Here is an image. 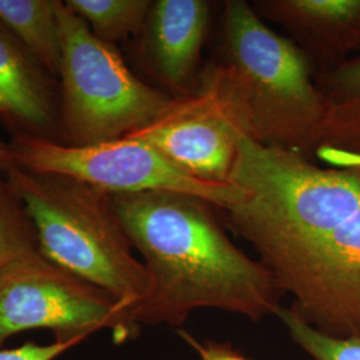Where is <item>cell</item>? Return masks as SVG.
Listing matches in <instances>:
<instances>
[{"instance_id":"cell-1","label":"cell","mask_w":360,"mask_h":360,"mask_svg":"<svg viewBox=\"0 0 360 360\" xmlns=\"http://www.w3.org/2000/svg\"><path fill=\"white\" fill-rule=\"evenodd\" d=\"M111 205L150 276V292L132 312L139 328H181L193 311L206 309L260 322L283 307L274 275L232 243L211 203L144 191L114 193Z\"/></svg>"},{"instance_id":"cell-2","label":"cell","mask_w":360,"mask_h":360,"mask_svg":"<svg viewBox=\"0 0 360 360\" xmlns=\"http://www.w3.org/2000/svg\"><path fill=\"white\" fill-rule=\"evenodd\" d=\"M220 59L211 63L247 138L309 158L322 142L324 102L307 53L276 34L251 3L224 7Z\"/></svg>"},{"instance_id":"cell-3","label":"cell","mask_w":360,"mask_h":360,"mask_svg":"<svg viewBox=\"0 0 360 360\" xmlns=\"http://www.w3.org/2000/svg\"><path fill=\"white\" fill-rule=\"evenodd\" d=\"M6 178L35 227L40 254L102 288L132 319L151 283L116 217L111 193L71 176L23 167Z\"/></svg>"},{"instance_id":"cell-4","label":"cell","mask_w":360,"mask_h":360,"mask_svg":"<svg viewBox=\"0 0 360 360\" xmlns=\"http://www.w3.org/2000/svg\"><path fill=\"white\" fill-rule=\"evenodd\" d=\"M62 37L59 142L87 147L124 139L159 119L175 96L136 77L115 46L58 1Z\"/></svg>"},{"instance_id":"cell-5","label":"cell","mask_w":360,"mask_h":360,"mask_svg":"<svg viewBox=\"0 0 360 360\" xmlns=\"http://www.w3.org/2000/svg\"><path fill=\"white\" fill-rule=\"evenodd\" d=\"M292 309L334 338L360 336V210L339 226L251 243Z\"/></svg>"},{"instance_id":"cell-6","label":"cell","mask_w":360,"mask_h":360,"mask_svg":"<svg viewBox=\"0 0 360 360\" xmlns=\"http://www.w3.org/2000/svg\"><path fill=\"white\" fill-rule=\"evenodd\" d=\"M30 330H50L55 342L71 345L101 330H110L116 343L139 334L129 309L116 299L40 252L0 270V347Z\"/></svg>"},{"instance_id":"cell-7","label":"cell","mask_w":360,"mask_h":360,"mask_svg":"<svg viewBox=\"0 0 360 360\" xmlns=\"http://www.w3.org/2000/svg\"><path fill=\"white\" fill-rule=\"evenodd\" d=\"M10 146L19 167L71 176L111 195L175 191L198 196L223 211L239 196V190L231 183L217 184L195 179L139 141L120 139L72 147L18 136L11 139Z\"/></svg>"},{"instance_id":"cell-8","label":"cell","mask_w":360,"mask_h":360,"mask_svg":"<svg viewBox=\"0 0 360 360\" xmlns=\"http://www.w3.org/2000/svg\"><path fill=\"white\" fill-rule=\"evenodd\" d=\"M242 136L243 119L208 65L193 94L175 98L153 124L124 139L151 146L195 179L230 184Z\"/></svg>"},{"instance_id":"cell-9","label":"cell","mask_w":360,"mask_h":360,"mask_svg":"<svg viewBox=\"0 0 360 360\" xmlns=\"http://www.w3.org/2000/svg\"><path fill=\"white\" fill-rule=\"evenodd\" d=\"M210 23L203 0H154L135 37V59L146 75L175 98L198 87L202 50Z\"/></svg>"},{"instance_id":"cell-10","label":"cell","mask_w":360,"mask_h":360,"mask_svg":"<svg viewBox=\"0 0 360 360\" xmlns=\"http://www.w3.org/2000/svg\"><path fill=\"white\" fill-rule=\"evenodd\" d=\"M60 84L0 22V122L13 138L59 142Z\"/></svg>"},{"instance_id":"cell-11","label":"cell","mask_w":360,"mask_h":360,"mask_svg":"<svg viewBox=\"0 0 360 360\" xmlns=\"http://www.w3.org/2000/svg\"><path fill=\"white\" fill-rule=\"evenodd\" d=\"M264 20L283 26L304 51H345L360 43V0H259Z\"/></svg>"},{"instance_id":"cell-12","label":"cell","mask_w":360,"mask_h":360,"mask_svg":"<svg viewBox=\"0 0 360 360\" xmlns=\"http://www.w3.org/2000/svg\"><path fill=\"white\" fill-rule=\"evenodd\" d=\"M319 84L324 102L319 148L330 150L326 162L338 167L360 168V58L338 65Z\"/></svg>"},{"instance_id":"cell-13","label":"cell","mask_w":360,"mask_h":360,"mask_svg":"<svg viewBox=\"0 0 360 360\" xmlns=\"http://www.w3.org/2000/svg\"><path fill=\"white\" fill-rule=\"evenodd\" d=\"M59 0H0V22L59 80L62 37Z\"/></svg>"},{"instance_id":"cell-14","label":"cell","mask_w":360,"mask_h":360,"mask_svg":"<svg viewBox=\"0 0 360 360\" xmlns=\"http://www.w3.org/2000/svg\"><path fill=\"white\" fill-rule=\"evenodd\" d=\"M65 4L96 38L116 47L141 32L153 0H65Z\"/></svg>"},{"instance_id":"cell-15","label":"cell","mask_w":360,"mask_h":360,"mask_svg":"<svg viewBox=\"0 0 360 360\" xmlns=\"http://www.w3.org/2000/svg\"><path fill=\"white\" fill-rule=\"evenodd\" d=\"M39 251L38 236L20 198L0 172V270Z\"/></svg>"},{"instance_id":"cell-16","label":"cell","mask_w":360,"mask_h":360,"mask_svg":"<svg viewBox=\"0 0 360 360\" xmlns=\"http://www.w3.org/2000/svg\"><path fill=\"white\" fill-rule=\"evenodd\" d=\"M276 318L288 338L311 360H360V336L334 338L304 322L292 307H282Z\"/></svg>"},{"instance_id":"cell-17","label":"cell","mask_w":360,"mask_h":360,"mask_svg":"<svg viewBox=\"0 0 360 360\" xmlns=\"http://www.w3.org/2000/svg\"><path fill=\"white\" fill-rule=\"evenodd\" d=\"M178 335L193 348L199 360H251L227 342L200 340L183 328L178 330Z\"/></svg>"},{"instance_id":"cell-18","label":"cell","mask_w":360,"mask_h":360,"mask_svg":"<svg viewBox=\"0 0 360 360\" xmlns=\"http://www.w3.org/2000/svg\"><path fill=\"white\" fill-rule=\"evenodd\" d=\"M74 346L75 345L62 342H53L50 345L27 342L25 345L11 349L0 348V360H55Z\"/></svg>"},{"instance_id":"cell-19","label":"cell","mask_w":360,"mask_h":360,"mask_svg":"<svg viewBox=\"0 0 360 360\" xmlns=\"http://www.w3.org/2000/svg\"><path fill=\"white\" fill-rule=\"evenodd\" d=\"M19 167L15 156H13V150L10 143H6L0 139V172L7 176L13 169Z\"/></svg>"},{"instance_id":"cell-20","label":"cell","mask_w":360,"mask_h":360,"mask_svg":"<svg viewBox=\"0 0 360 360\" xmlns=\"http://www.w3.org/2000/svg\"><path fill=\"white\" fill-rule=\"evenodd\" d=\"M358 169H359V171H360V168H358Z\"/></svg>"}]
</instances>
